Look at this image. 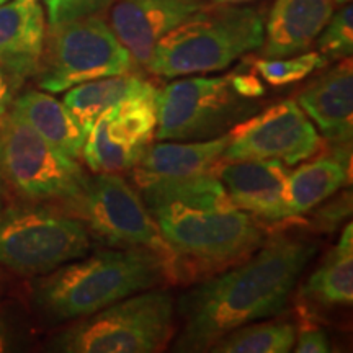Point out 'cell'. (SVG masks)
<instances>
[{
    "instance_id": "6da1fadb",
    "label": "cell",
    "mask_w": 353,
    "mask_h": 353,
    "mask_svg": "<svg viewBox=\"0 0 353 353\" xmlns=\"http://www.w3.org/2000/svg\"><path fill=\"white\" fill-rule=\"evenodd\" d=\"M316 247L280 236L231 270L196 281L175 304L183 329L175 352H210L221 337L254 321L280 314Z\"/></svg>"
},
{
    "instance_id": "7a4b0ae2",
    "label": "cell",
    "mask_w": 353,
    "mask_h": 353,
    "mask_svg": "<svg viewBox=\"0 0 353 353\" xmlns=\"http://www.w3.org/2000/svg\"><path fill=\"white\" fill-rule=\"evenodd\" d=\"M172 281L170 267L149 249L97 250L33 281L34 311L50 322H70Z\"/></svg>"
},
{
    "instance_id": "3957f363",
    "label": "cell",
    "mask_w": 353,
    "mask_h": 353,
    "mask_svg": "<svg viewBox=\"0 0 353 353\" xmlns=\"http://www.w3.org/2000/svg\"><path fill=\"white\" fill-rule=\"evenodd\" d=\"M149 211L174 254V283L205 280L244 262L263 244L259 221L236 206L167 203Z\"/></svg>"
},
{
    "instance_id": "277c9868",
    "label": "cell",
    "mask_w": 353,
    "mask_h": 353,
    "mask_svg": "<svg viewBox=\"0 0 353 353\" xmlns=\"http://www.w3.org/2000/svg\"><path fill=\"white\" fill-rule=\"evenodd\" d=\"M263 37L259 8L206 2L159 39L145 69L164 79L224 70L262 48Z\"/></svg>"
},
{
    "instance_id": "5b68a950",
    "label": "cell",
    "mask_w": 353,
    "mask_h": 353,
    "mask_svg": "<svg viewBox=\"0 0 353 353\" xmlns=\"http://www.w3.org/2000/svg\"><path fill=\"white\" fill-rule=\"evenodd\" d=\"M175 301L161 288L131 294L57 332L48 350L63 353H154L175 334Z\"/></svg>"
},
{
    "instance_id": "8992f818",
    "label": "cell",
    "mask_w": 353,
    "mask_h": 353,
    "mask_svg": "<svg viewBox=\"0 0 353 353\" xmlns=\"http://www.w3.org/2000/svg\"><path fill=\"white\" fill-rule=\"evenodd\" d=\"M92 236L81 219L50 203L0 210V267L41 276L88 254Z\"/></svg>"
},
{
    "instance_id": "52a82bcc",
    "label": "cell",
    "mask_w": 353,
    "mask_h": 353,
    "mask_svg": "<svg viewBox=\"0 0 353 353\" xmlns=\"http://www.w3.org/2000/svg\"><path fill=\"white\" fill-rule=\"evenodd\" d=\"M134 69V59L105 15H88L48 26L34 77L41 90L59 94L79 83Z\"/></svg>"
},
{
    "instance_id": "ba28073f",
    "label": "cell",
    "mask_w": 353,
    "mask_h": 353,
    "mask_svg": "<svg viewBox=\"0 0 353 353\" xmlns=\"http://www.w3.org/2000/svg\"><path fill=\"white\" fill-rule=\"evenodd\" d=\"M0 175L32 203H50L68 211L85 188L88 175L8 108L0 117Z\"/></svg>"
},
{
    "instance_id": "9c48e42d",
    "label": "cell",
    "mask_w": 353,
    "mask_h": 353,
    "mask_svg": "<svg viewBox=\"0 0 353 353\" xmlns=\"http://www.w3.org/2000/svg\"><path fill=\"white\" fill-rule=\"evenodd\" d=\"M257 112V101L234 90L231 74L170 82L157 97L159 141H206L226 134Z\"/></svg>"
},
{
    "instance_id": "30bf717a",
    "label": "cell",
    "mask_w": 353,
    "mask_h": 353,
    "mask_svg": "<svg viewBox=\"0 0 353 353\" xmlns=\"http://www.w3.org/2000/svg\"><path fill=\"white\" fill-rule=\"evenodd\" d=\"M68 211L85 224L92 237L114 249H149L169 263L174 281V254L139 193L120 174L88 176L85 188Z\"/></svg>"
},
{
    "instance_id": "8fae6325",
    "label": "cell",
    "mask_w": 353,
    "mask_h": 353,
    "mask_svg": "<svg viewBox=\"0 0 353 353\" xmlns=\"http://www.w3.org/2000/svg\"><path fill=\"white\" fill-rule=\"evenodd\" d=\"M321 148L322 138L301 107L294 100H283L234 126L221 161L275 159L294 165Z\"/></svg>"
},
{
    "instance_id": "7c38bea8",
    "label": "cell",
    "mask_w": 353,
    "mask_h": 353,
    "mask_svg": "<svg viewBox=\"0 0 353 353\" xmlns=\"http://www.w3.org/2000/svg\"><path fill=\"white\" fill-rule=\"evenodd\" d=\"M159 88L130 97L105 112L88 132L82 159L95 174L130 170L151 145L157 130Z\"/></svg>"
},
{
    "instance_id": "4fadbf2b",
    "label": "cell",
    "mask_w": 353,
    "mask_h": 353,
    "mask_svg": "<svg viewBox=\"0 0 353 353\" xmlns=\"http://www.w3.org/2000/svg\"><path fill=\"white\" fill-rule=\"evenodd\" d=\"M213 174L237 210L268 223L291 219L285 201L290 170L281 161H219Z\"/></svg>"
},
{
    "instance_id": "5bb4252c",
    "label": "cell",
    "mask_w": 353,
    "mask_h": 353,
    "mask_svg": "<svg viewBox=\"0 0 353 353\" xmlns=\"http://www.w3.org/2000/svg\"><path fill=\"white\" fill-rule=\"evenodd\" d=\"M205 3L206 0H114L107 20L136 65L145 68L159 39Z\"/></svg>"
},
{
    "instance_id": "9a60e30c",
    "label": "cell",
    "mask_w": 353,
    "mask_h": 353,
    "mask_svg": "<svg viewBox=\"0 0 353 353\" xmlns=\"http://www.w3.org/2000/svg\"><path fill=\"white\" fill-rule=\"evenodd\" d=\"M296 103L334 148L350 149L353 138V64L341 59L298 94Z\"/></svg>"
},
{
    "instance_id": "2e32d148",
    "label": "cell",
    "mask_w": 353,
    "mask_h": 353,
    "mask_svg": "<svg viewBox=\"0 0 353 353\" xmlns=\"http://www.w3.org/2000/svg\"><path fill=\"white\" fill-rule=\"evenodd\" d=\"M46 28V15L38 0L0 6V64L20 85L37 74Z\"/></svg>"
},
{
    "instance_id": "e0dca14e",
    "label": "cell",
    "mask_w": 353,
    "mask_h": 353,
    "mask_svg": "<svg viewBox=\"0 0 353 353\" xmlns=\"http://www.w3.org/2000/svg\"><path fill=\"white\" fill-rule=\"evenodd\" d=\"M332 13V0H275L265 23L263 57H286L307 51Z\"/></svg>"
},
{
    "instance_id": "ac0fdd59",
    "label": "cell",
    "mask_w": 353,
    "mask_h": 353,
    "mask_svg": "<svg viewBox=\"0 0 353 353\" xmlns=\"http://www.w3.org/2000/svg\"><path fill=\"white\" fill-rule=\"evenodd\" d=\"M229 132L206 141H170L145 149L141 161L132 167L136 187L157 180L187 179L213 172L226 151Z\"/></svg>"
},
{
    "instance_id": "d6986e66",
    "label": "cell",
    "mask_w": 353,
    "mask_h": 353,
    "mask_svg": "<svg viewBox=\"0 0 353 353\" xmlns=\"http://www.w3.org/2000/svg\"><path fill=\"white\" fill-rule=\"evenodd\" d=\"M350 180V149L334 148V154L317 157L288 174L286 210L296 219L327 201Z\"/></svg>"
},
{
    "instance_id": "ffe728a7",
    "label": "cell",
    "mask_w": 353,
    "mask_h": 353,
    "mask_svg": "<svg viewBox=\"0 0 353 353\" xmlns=\"http://www.w3.org/2000/svg\"><path fill=\"white\" fill-rule=\"evenodd\" d=\"M10 108L39 136L72 159H82L87 134L63 101L41 90H28L13 99Z\"/></svg>"
},
{
    "instance_id": "44dd1931",
    "label": "cell",
    "mask_w": 353,
    "mask_h": 353,
    "mask_svg": "<svg viewBox=\"0 0 353 353\" xmlns=\"http://www.w3.org/2000/svg\"><path fill=\"white\" fill-rule=\"evenodd\" d=\"M157 88L151 81L136 72L95 79L68 88L64 107L69 110L77 125L88 136L92 126L107 110L130 97L145 94Z\"/></svg>"
},
{
    "instance_id": "7402d4cb",
    "label": "cell",
    "mask_w": 353,
    "mask_h": 353,
    "mask_svg": "<svg viewBox=\"0 0 353 353\" xmlns=\"http://www.w3.org/2000/svg\"><path fill=\"white\" fill-rule=\"evenodd\" d=\"M304 298L322 306L353 304V226L343 228L337 245L327 254L321 267L309 276L303 288Z\"/></svg>"
},
{
    "instance_id": "603a6c76",
    "label": "cell",
    "mask_w": 353,
    "mask_h": 353,
    "mask_svg": "<svg viewBox=\"0 0 353 353\" xmlns=\"http://www.w3.org/2000/svg\"><path fill=\"white\" fill-rule=\"evenodd\" d=\"M296 327L291 322L270 321L245 324L221 337L210 352L216 353H286L293 350Z\"/></svg>"
},
{
    "instance_id": "cb8c5ba5",
    "label": "cell",
    "mask_w": 353,
    "mask_h": 353,
    "mask_svg": "<svg viewBox=\"0 0 353 353\" xmlns=\"http://www.w3.org/2000/svg\"><path fill=\"white\" fill-rule=\"evenodd\" d=\"M325 64H327V59L319 51H304L299 52V56L255 59L254 69L265 82L280 87L303 81L314 70L324 68Z\"/></svg>"
},
{
    "instance_id": "d4e9b609",
    "label": "cell",
    "mask_w": 353,
    "mask_h": 353,
    "mask_svg": "<svg viewBox=\"0 0 353 353\" xmlns=\"http://www.w3.org/2000/svg\"><path fill=\"white\" fill-rule=\"evenodd\" d=\"M317 50L329 61H341L352 57L353 52V7L342 6L337 13H332L327 25L316 38Z\"/></svg>"
},
{
    "instance_id": "484cf974",
    "label": "cell",
    "mask_w": 353,
    "mask_h": 353,
    "mask_svg": "<svg viewBox=\"0 0 353 353\" xmlns=\"http://www.w3.org/2000/svg\"><path fill=\"white\" fill-rule=\"evenodd\" d=\"M114 0H46L48 23L54 25L88 15H105Z\"/></svg>"
},
{
    "instance_id": "4316f807",
    "label": "cell",
    "mask_w": 353,
    "mask_h": 353,
    "mask_svg": "<svg viewBox=\"0 0 353 353\" xmlns=\"http://www.w3.org/2000/svg\"><path fill=\"white\" fill-rule=\"evenodd\" d=\"M321 210L314 216L316 228L319 231H335L339 224L352 213V193L345 192L329 203H321Z\"/></svg>"
},
{
    "instance_id": "83f0119b",
    "label": "cell",
    "mask_w": 353,
    "mask_h": 353,
    "mask_svg": "<svg viewBox=\"0 0 353 353\" xmlns=\"http://www.w3.org/2000/svg\"><path fill=\"white\" fill-rule=\"evenodd\" d=\"M26 330L20 317L7 309H0V352H17L26 345Z\"/></svg>"
},
{
    "instance_id": "f1b7e54d",
    "label": "cell",
    "mask_w": 353,
    "mask_h": 353,
    "mask_svg": "<svg viewBox=\"0 0 353 353\" xmlns=\"http://www.w3.org/2000/svg\"><path fill=\"white\" fill-rule=\"evenodd\" d=\"M293 350L296 353H327L330 352L327 334L321 327L304 324L296 332Z\"/></svg>"
},
{
    "instance_id": "f546056e",
    "label": "cell",
    "mask_w": 353,
    "mask_h": 353,
    "mask_svg": "<svg viewBox=\"0 0 353 353\" xmlns=\"http://www.w3.org/2000/svg\"><path fill=\"white\" fill-rule=\"evenodd\" d=\"M231 83L234 90L242 97H247V99H259L265 94V87L262 82L259 81L255 74H241V72H232L231 74Z\"/></svg>"
},
{
    "instance_id": "4dcf8cb0",
    "label": "cell",
    "mask_w": 353,
    "mask_h": 353,
    "mask_svg": "<svg viewBox=\"0 0 353 353\" xmlns=\"http://www.w3.org/2000/svg\"><path fill=\"white\" fill-rule=\"evenodd\" d=\"M19 87L20 83L3 69L2 64H0V117L8 112L13 99H15L17 88Z\"/></svg>"
},
{
    "instance_id": "1f68e13d",
    "label": "cell",
    "mask_w": 353,
    "mask_h": 353,
    "mask_svg": "<svg viewBox=\"0 0 353 353\" xmlns=\"http://www.w3.org/2000/svg\"><path fill=\"white\" fill-rule=\"evenodd\" d=\"M214 3H231V6H241V3L255 2V0H211Z\"/></svg>"
},
{
    "instance_id": "d6a6232c",
    "label": "cell",
    "mask_w": 353,
    "mask_h": 353,
    "mask_svg": "<svg viewBox=\"0 0 353 353\" xmlns=\"http://www.w3.org/2000/svg\"><path fill=\"white\" fill-rule=\"evenodd\" d=\"M3 291H6V275L0 272V299L3 296Z\"/></svg>"
},
{
    "instance_id": "836d02e7",
    "label": "cell",
    "mask_w": 353,
    "mask_h": 353,
    "mask_svg": "<svg viewBox=\"0 0 353 353\" xmlns=\"http://www.w3.org/2000/svg\"><path fill=\"white\" fill-rule=\"evenodd\" d=\"M334 2V7H342V6H347V3H352V0H332Z\"/></svg>"
},
{
    "instance_id": "e575fe53",
    "label": "cell",
    "mask_w": 353,
    "mask_h": 353,
    "mask_svg": "<svg viewBox=\"0 0 353 353\" xmlns=\"http://www.w3.org/2000/svg\"><path fill=\"white\" fill-rule=\"evenodd\" d=\"M0 210H2V188H0Z\"/></svg>"
},
{
    "instance_id": "d590c367",
    "label": "cell",
    "mask_w": 353,
    "mask_h": 353,
    "mask_svg": "<svg viewBox=\"0 0 353 353\" xmlns=\"http://www.w3.org/2000/svg\"><path fill=\"white\" fill-rule=\"evenodd\" d=\"M7 2V0H0V6H2V3H6Z\"/></svg>"
}]
</instances>
